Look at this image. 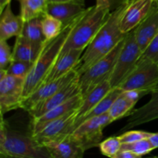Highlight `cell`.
Masks as SVG:
<instances>
[{"label":"cell","instance_id":"1","mask_svg":"<svg viewBox=\"0 0 158 158\" xmlns=\"http://www.w3.org/2000/svg\"><path fill=\"white\" fill-rule=\"evenodd\" d=\"M128 2L111 12L105 24L85 49L76 66L80 75L94 63L110 53L124 39L126 34L120 30V23Z\"/></svg>","mask_w":158,"mask_h":158},{"label":"cell","instance_id":"2","mask_svg":"<svg viewBox=\"0 0 158 158\" xmlns=\"http://www.w3.org/2000/svg\"><path fill=\"white\" fill-rule=\"evenodd\" d=\"M84 12L73 20L69 22L68 24L65 25L62 32L52 40H46L43 43V48L38 58L34 63L32 69L25 80L23 100L29 97L43 84L49 69L60 55L68 35H69L77 22L81 18Z\"/></svg>","mask_w":158,"mask_h":158},{"label":"cell","instance_id":"3","mask_svg":"<svg viewBox=\"0 0 158 158\" xmlns=\"http://www.w3.org/2000/svg\"><path fill=\"white\" fill-rule=\"evenodd\" d=\"M0 154L16 158H51L46 148L34 139L31 131L22 132L12 128L1 115Z\"/></svg>","mask_w":158,"mask_h":158},{"label":"cell","instance_id":"4","mask_svg":"<svg viewBox=\"0 0 158 158\" xmlns=\"http://www.w3.org/2000/svg\"><path fill=\"white\" fill-rule=\"evenodd\" d=\"M111 12L94 6L86 8L66 39L60 53L69 49H85L91 43L102 26L109 18Z\"/></svg>","mask_w":158,"mask_h":158},{"label":"cell","instance_id":"5","mask_svg":"<svg viewBox=\"0 0 158 158\" xmlns=\"http://www.w3.org/2000/svg\"><path fill=\"white\" fill-rule=\"evenodd\" d=\"M141 49L136 41L134 29L126 34L124 42L117 56L110 83L112 87H119L137 66L141 56Z\"/></svg>","mask_w":158,"mask_h":158},{"label":"cell","instance_id":"6","mask_svg":"<svg viewBox=\"0 0 158 158\" xmlns=\"http://www.w3.org/2000/svg\"><path fill=\"white\" fill-rule=\"evenodd\" d=\"M124 39L120 41L110 53L94 63L84 73L80 75L79 83L83 97L92 90L97 85L103 83L105 80H110L118 54L124 42Z\"/></svg>","mask_w":158,"mask_h":158},{"label":"cell","instance_id":"7","mask_svg":"<svg viewBox=\"0 0 158 158\" xmlns=\"http://www.w3.org/2000/svg\"><path fill=\"white\" fill-rule=\"evenodd\" d=\"M158 86V63L139 60L137 66L119 87L123 90H139L151 94Z\"/></svg>","mask_w":158,"mask_h":158},{"label":"cell","instance_id":"8","mask_svg":"<svg viewBox=\"0 0 158 158\" xmlns=\"http://www.w3.org/2000/svg\"><path fill=\"white\" fill-rule=\"evenodd\" d=\"M113 120L108 113L91 117L80 123L70 134L85 151L99 147L103 140V131Z\"/></svg>","mask_w":158,"mask_h":158},{"label":"cell","instance_id":"9","mask_svg":"<svg viewBox=\"0 0 158 158\" xmlns=\"http://www.w3.org/2000/svg\"><path fill=\"white\" fill-rule=\"evenodd\" d=\"M25 77L6 74L0 78V111L1 115L21 108L23 100Z\"/></svg>","mask_w":158,"mask_h":158},{"label":"cell","instance_id":"10","mask_svg":"<svg viewBox=\"0 0 158 158\" xmlns=\"http://www.w3.org/2000/svg\"><path fill=\"white\" fill-rule=\"evenodd\" d=\"M77 110L68 113L63 117L52 121L35 134L34 139L44 147L46 143L56 142L66 138L74 131V123L77 120Z\"/></svg>","mask_w":158,"mask_h":158},{"label":"cell","instance_id":"11","mask_svg":"<svg viewBox=\"0 0 158 158\" xmlns=\"http://www.w3.org/2000/svg\"><path fill=\"white\" fill-rule=\"evenodd\" d=\"M79 77L80 74L75 68L63 77L41 85L29 97L23 100L21 104V109L28 112L34 106L46 100Z\"/></svg>","mask_w":158,"mask_h":158},{"label":"cell","instance_id":"12","mask_svg":"<svg viewBox=\"0 0 158 158\" xmlns=\"http://www.w3.org/2000/svg\"><path fill=\"white\" fill-rule=\"evenodd\" d=\"M79 78L80 77L68 83L66 86L62 88L50 97L46 99V100L38 103L33 107L31 108L28 111V113L32 120L41 117L50 110L63 104V103L69 100L72 97L78 95L79 94H81L80 83H79Z\"/></svg>","mask_w":158,"mask_h":158},{"label":"cell","instance_id":"13","mask_svg":"<svg viewBox=\"0 0 158 158\" xmlns=\"http://www.w3.org/2000/svg\"><path fill=\"white\" fill-rule=\"evenodd\" d=\"M154 4V0H130L120 19L122 32L127 34L135 29L148 16Z\"/></svg>","mask_w":158,"mask_h":158},{"label":"cell","instance_id":"14","mask_svg":"<svg viewBox=\"0 0 158 158\" xmlns=\"http://www.w3.org/2000/svg\"><path fill=\"white\" fill-rule=\"evenodd\" d=\"M82 99L83 96L81 94H79L78 95L72 97L63 104L49 110L41 117L31 120V126L29 128L32 134L38 133L52 121L61 118L68 113L78 109L81 104Z\"/></svg>","mask_w":158,"mask_h":158},{"label":"cell","instance_id":"15","mask_svg":"<svg viewBox=\"0 0 158 158\" xmlns=\"http://www.w3.org/2000/svg\"><path fill=\"white\" fill-rule=\"evenodd\" d=\"M151 94V99L146 104L138 109L133 110L126 124L120 129V132H124L158 119V86Z\"/></svg>","mask_w":158,"mask_h":158},{"label":"cell","instance_id":"16","mask_svg":"<svg viewBox=\"0 0 158 158\" xmlns=\"http://www.w3.org/2000/svg\"><path fill=\"white\" fill-rule=\"evenodd\" d=\"M84 50L85 49H69L63 53H60L46 75L43 84L63 77L75 69Z\"/></svg>","mask_w":158,"mask_h":158},{"label":"cell","instance_id":"17","mask_svg":"<svg viewBox=\"0 0 158 158\" xmlns=\"http://www.w3.org/2000/svg\"><path fill=\"white\" fill-rule=\"evenodd\" d=\"M158 33V3L155 2L148 16L134 29L136 41L142 52L147 49Z\"/></svg>","mask_w":158,"mask_h":158},{"label":"cell","instance_id":"18","mask_svg":"<svg viewBox=\"0 0 158 158\" xmlns=\"http://www.w3.org/2000/svg\"><path fill=\"white\" fill-rule=\"evenodd\" d=\"M147 94L143 91L123 90L116 99L108 111V114L113 122L129 116L137 101Z\"/></svg>","mask_w":158,"mask_h":158},{"label":"cell","instance_id":"19","mask_svg":"<svg viewBox=\"0 0 158 158\" xmlns=\"http://www.w3.org/2000/svg\"><path fill=\"white\" fill-rule=\"evenodd\" d=\"M86 9L84 0L66 2H49L46 14L58 19L65 26L83 13Z\"/></svg>","mask_w":158,"mask_h":158},{"label":"cell","instance_id":"20","mask_svg":"<svg viewBox=\"0 0 158 158\" xmlns=\"http://www.w3.org/2000/svg\"><path fill=\"white\" fill-rule=\"evenodd\" d=\"M51 158H81L85 151L69 134L60 141L50 142L44 145Z\"/></svg>","mask_w":158,"mask_h":158},{"label":"cell","instance_id":"21","mask_svg":"<svg viewBox=\"0 0 158 158\" xmlns=\"http://www.w3.org/2000/svg\"><path fill=\"white\" fill-rule=\"evenodd\" d=\"M24 21L20 15L13 13L11 3L8 4L1 12L0 17V40H8L22 34Z\"/></svg>","mask_w":158,"mask_h":158},{"label":"cell","instance_id":"22","mask_svg":"<svg viewBox=\"0 0 158 158\" xmlns=\"http://www.w3.org/2000/svg\"><path fill=\"white\" fill-rule=\"evenodd\" d=\"M43 43H37L24 38L22 35L16 37L12 49L13 60L35 63L43 48Z\"/></svg>","mask_w":158,"mask_h":158},{"label":"cell","instance_id":"23","mask_svg":"<svg viewBox=\"0 0 158 158\" xmlns=\"http://www.w3.org/2000/svg\"><path fill=\"white\" fill-rule=\"evenodd\" d=\"M112 88L110 80H105L103 83L97 85L87 94L83 96L81 104L77 110V120L83 117L87 113H89L94 106H97V103L101 101L102 99L111 90Z\"/></svg>","mask_w":158,"mask_h":158},{"label":"cell","instance_id":"24","mask_svg":"<svg viewBox=\"0 0 158 158\" xmlns=\"http://www.w3.org/2000/svg\"><path fill=\"white\" fill-rule=\"evenodd\" d=\"M123 89L120 87H113L111 90L103 97L101 101L97 103V106H94L89 113L83 116V117L80 119H77L74 123V130L79 126L81 123L85 121L87 119L91 118V117H97V116L103 115V114H106L109 111L110 108L113 105L114 102L115 101L116 99L123 93Z\"/></svg>","mask_w":158,"mask_h":158},{"label":"cell","instance_id":"25","mask_svg":"<svg viewBox=\"0 0 158 158\" xmlns=\"http://www.w3.org/2000/svg\"><path fill=\"white\" fill-rule=\"evenodd\" d=\"M20 15L23 21L42 17L46 14L49 0H19Z\"/></svg>","mask_w":158,"mask_h":158},{"label":"cell","instance_id":"26","mask_svg":"<svg viewBox=\"0 0 158 158\" xmlns=\"http://www.w3.org/2000/svg\"><path fill=\"white\" fill-rule=\"evenodd\" d=\"M41 19L42 17H39L25 21L23 32L20 35L34 43H44L46 40L43 32Z\"/></svg>","mask_w":158,"mask_h":158},{"label":"cell","instance_id":"27","mask_svg":"<svg viewBox=\"0 0 158 158\" xmlns=\"http://www.w3.org/2000/svg\"><path fill=\"white\" fill-rule=\"evenodd\" d=\"M41 23L43 32L46 40L55 38L64 28V24L60 20L49 14H45L42 16Z\"/></svg>","mask_w":158,"mask_h":158},{"label":"cell","instance_id":"28","mask_svg":"<svg viewBox=\"0 0 158 158\" xmlns=\"http://www.w3.org/2000/svg\"><path fill=\"white\" fill-rule=\"evenodd\" d=\"M121 146L122 142L118 136H114L102 140L99 145V148L103 155L114 158L121 149Z\"/></svg>","mask_w":158,"mask_h":158},{"label":"cell","instance_id":"29","mask_svg":"<svg viewBox=\"0 0 158 158\" xmlns=\"http://www.w3.org/2000/svg\"><path fill=\"white\" fill-rule=\"evenodd\" d=\"M33 63L23 61V60H12L10 64L6 68V72L9 75L16 76V77H25L28 76L33 66Z\"/></svg>","mask_w":158,"mask_h":158},{"label":"cell","instance_id":"30","mask_svg":"<svg viewBox=\"0 0 158 158\" xmlns=\"http://www.w3.org/2000/svg\"><path fill=\"white\" fill-rule=\"evenodd\" d=\"M121 149L132 151L134 154H137L139 157L146 155V154L151 153L153 150H154L148 138L138 140V141L134 142V143H122Z\"/></svg>","mask_w":158,"mask_h":158},{"label":"cell","instance_id":"31","mask_svg":"<svg viewBox=\"0 0 158 158\" xmlns=\"http://www.w3.org/2000/svg\"><path fill=\"white\" fill-rule=\"evenodd\" d=\"M13 60V53L7 40H0V69H6Z\"/></svg>","mask_w":158,"mask_h":158},{"label":"cell","instance_id":"32","mask_svg":"<svg viewBox=\"0 0 158 158\" xmlns=\"http://www.w3.org/2000/svg\"><path fill=\"white\" fill-rule=\"evenodd\" d=\"M151 133L143 131H131L128 130L127 131H124L123 134L119 135L120 141L122 143H134V142L138 141V140L147 139L151 136Z\"/></svg>","mask_w":158,"mask_h":158},{"label":"cell","instance_id":"33","mask_svg":"<svg viewBox=\"0 0 158 158\" xmlns=\"http://www.w3.org/2000/svg\"><path fill=\"white\" fill-rule=\"evenodd\" d=\"M140 60H148L158 63V33L142 53Z\"/></svg>","mask_w":158,"mask_h":158},{"label":"cell","instance_id":"34","mask_svg":"<svg viewBox=\"0 0 158 158\" xmlns=\"http://www.w3.org/2000/svg\"><path fill=\"white\" fill-rule=\"evenodd\" d=\"M128 2L129 0H96V6L113 12Z\"/></svg>","mask_w":158,"mask_h":158},{"label":"cell","instance_id":"35","mask_svg":"<svg viewBox=\"0 0 158 158\" xmlns=\"http://www.w3.org/2000/svg\"><path fill=\"white\" fill-rule=\"evenodd\" d=\"M114 158H140L137 154L128 150L121 149Z\"/></svg>","mask_w":158,"mask_h":158},{"label":"cell","instance_id":"36","mask_svg":"<svg viewBox=\"0 0 158 158\" xmlns=\"http://www.w3.org/2000/svg\"><path fill=\"white\" fill-rule=\"evenodd\" d=\"M154 149L158 148V133H151V136L148 137Z\"/></svg>","mask_w":158,"mask_h":158},{"label":"cell","instance_id":"37","mask_svg":"<svg viewBox=\"0 0 158 158\" xmlns=\"http://www.w3.org/2000/svg\"><path fill=\"white\" fill-rule=\"evenodd\" d=\"M11 1L12 0H0V13L4 10L8 4L11 3Z\"/></svg>","mask_w":158,"mask_h":158},{"label":"cell","instance_id":"38","mask_svg":"<svg viewBox=\"0 0 158 158\" xmlns=\"http://www.w3.org/2000/svg\"><path fill=\"white\" fill-rule=\"evenodd\" d=\"M78 1V0H49V2H66Z\"/></svg>","mask_w":158,"mask_h":158},{"label":"cell","instance_id":"39","mask_svg":"<svg viewBox=\"0 0 158 158\" xmlns=\"http://www.w3.org/2000/svg\"><path fill=\"white\" fill-rule=\"evenodd\" d=\"M154 2H157V3H158V0H154Z\"/></svg>","mask_w":158,"mask_h":158}]
</instances>
